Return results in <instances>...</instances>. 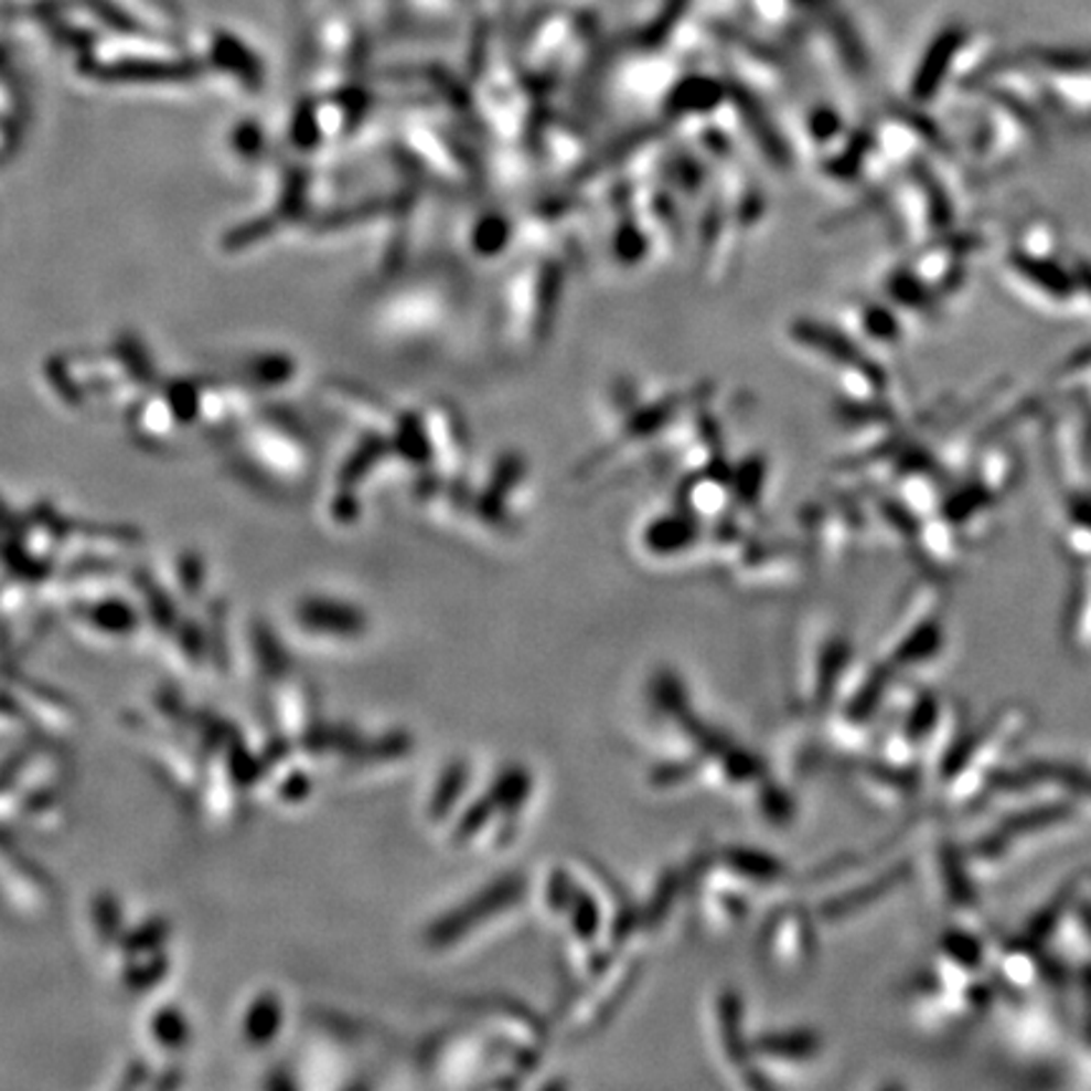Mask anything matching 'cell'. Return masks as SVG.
I'll list each match as a JSON object with an SVG mask.
<instances>
[{
	"label": "cell",
	"mask_w": 1091,
	"mask_h": 1091,
	"mask_svg": "<svg viewBox=\"0 0 1091 1091\" xmlns=\"http://www.w3.org/2000/svg\"><path fill=\"white\" fill-rule=\"evenodd\" d=\"M766 1049L776 1056H811L819 1049V1041L811 1034H789V1036H771L766 1038Z\"/></svg>",
	"instance_id": "3957f363"
},
{
	"label": "cell",
	"mask_w": 1091,
	"mask_h": 1091,
	"mask_svg": "<svg viewBox=\"0 0 1091 1091\" xmlns=\"http://www.w3.org/2000/svg\"><path fill=\"white\" fill-rule=\"evenodd\" d=\"M495 796H499V804L505 806V811H516L523 801L528 799L531 793V779L526 771L521 768H511L505 771L499 781H495Z\"/></svg>",
	"instance_id": "7a4b0ae2"
},
{
	"label": "cell",
	"mask_w": 1091,
	"mask_h": 1091,
	"mask_svg": "<svg viewBox=\"0 0 1091 1091\" xmlns=\"http://www.w3.org/2000/svg\"><path fill=\"white\" fill-rule=\"evenodd\" d=\"M728 862L732 871L756 881H773L783 875L781 864L761 852H730Z\"/></svg>",
	"instance_id": "6da1fadb"
},
{
	"label": "cell",
	"mask_w": 1091,
	"mask_h": 1091,
	"mask_svg": "<svg viewBox=\"0 0 1091 1091\" xmlns=\"http://www.w3.org/2000/svg\"><path fill=\"white\" fill-rule=\"evenodd\" d=\"M574 910H576L574 912L576 932H579V938L589 940L593 932H597V922H599L597 905H593V900H589V897H576Z\"/></svg>",
	"instance_id": "277c9868"
}]
</instances>
